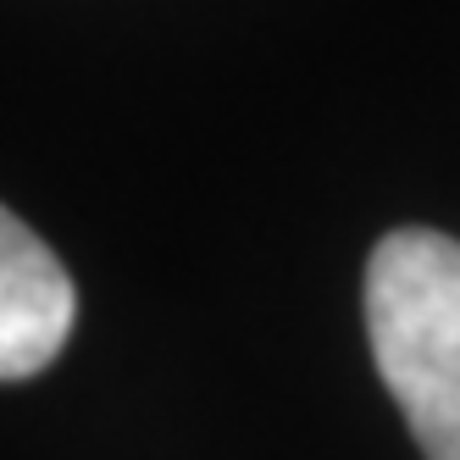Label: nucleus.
<instances>
[{
    "label": "nucleus",
    "instance_id": "1",
    "mask_svg": "<svg viewBox=\"0 0 460 460\" xmlns=\"http://www.w3.org/2000/svg\"><path fill=\"white\" fill-rule=\"evenodd\" d=\"M372 360L427 460H460V239L394 227L367 261Z\"/></svg>",
    "mask_w": 460,
    "mask_h": 460
},
{
    "label": "nucleus",
    "instance_id": "2",
    "mask_svg": "<svg viewBox=\"0 0 460 460\" xmlns=\"http://www.w3.org/2000/svg\"><path fill=\"white\" fill-rule=\"evenodd\" d=\"M78 322V288L56 250L0 206V383L40 377Z\"/></svg>",
    "mask_w": 460,
    "mask_h": 460
}]
</instances>
